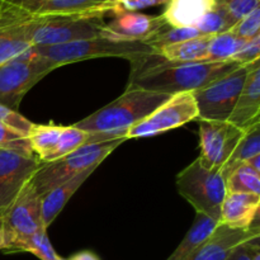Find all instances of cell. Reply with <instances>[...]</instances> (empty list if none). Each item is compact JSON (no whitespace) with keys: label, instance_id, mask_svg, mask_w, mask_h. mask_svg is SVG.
<instances>
[{"label":"cell","instance_id":"obj_1","mask_svg":"<svg viewBox=\"0 0 260 260\" xmlns=\"http://www.w3.org/2000/svg\"><path fill=\"white\" fill-rule=\"evenodd\" d=\"M128 88H141L155 93H193L240 68L235 61L220 62H170L157 53L131 61Z\"/></svg>","mask_w":260,"mask_h":260},{"label":"cell","instance_id":"obj_35","mask_svg":"<svg viewBox=\"0 0 260 260\" xmlns=\"http://www.w3.org/2000/svg\"><path fill=\"white\" fill-rule=\"evenodd\" d=\"M250 240L236 246L225 260H250Z\"/></svg>","mask_w":260,"mask_h":260},{"label":"cell","instance_id":"obj_17","mask_svg":"<svg viewBox=\"0 0 260 260\" xmlns=\"http://www.w3.org/2000/svg\"><path fill=\"white\" fill-rule=\"evenodd\" d=\"M228 121L244 131L260 122V60L251 66Z\"/></svg>","mask_w":260,"mask_h":260},{"label":"cell","instance_id":"obj_24","mask_svg":"<svg viewBox=\"0 0 260 260\" xmlns=\"http://www.w3.org/2000/svg\"><path fill=\"white\" fill-rule=\"evenodd\" d=\"M245 43L246 40L238 37L231 30L212 36L208 45L207 62L230 61Z\"/></svg>","mask_w":260,"mask_h":260},{"label":"cell","instance_id":"obj_23","mask_svg":"<svg viewBox=\"0 0 260 260\" xmlns=\"http://www.w3.org/2000/svg\"><path fill=\"white\" fill-rule=\"evenodd\" d=\"M260 154V122L255 123L254 126H251L250 128L246 129L244 132L243 137L240 139V141L238 142V145L234 149L233 154L230 155V157L228 159V161L225 162L222 168H221V175L223 177V179H228L229 175L236 169V168L240 167L241 164H244L245 161H248L249 159H251L255 155Z\"/></svg>","mask_w":260,"mask_h":260},{"label":"cell","instance_id":"obj_12","mask_svg":"<svg viewBox=\"0 0 260 260\" xmlns=\"http://www.w3.org/2000/svg\"><path fill=\"white\" fill-rule=\"evenodd\" d=\"M200 126V160L207 169L221 170L243 137L244 129L229 121L197 119Z\"/></svg>","mask_w":260,"mask_h":260},{"label":"cell","instance_id":"obj_22","mask_svg":"<svg viewBox=\"0 0 260 260\" xmlns=\"http://www.w3.org/2000/svg\"><path fill=\"white\" fill-rule=\"evenodd\" d=\"M212 36H201L193 40L183 41L162 47L157 55L170 62H207L208 45Z\"/></svg>","mask_w":260,"mask_h":260},{"label":"cell","instance_id":"obj_19","mask_svg":"<svg viewBox=\"0 0 260 260\" xmlns=\"http://www.w3.org/2000/svg\"><path fill=\"white\" fill-rule=\"evenodd\" d=\"M95 169L96 168H90V169L79 173L78 175L69 179L68 182L56 185L55 188L48 190L45 196L41 197V216H42L43 228L48 229V226L60 215L66 203L75 194V192H78L79 188L93 174Z\"/></svg>","mask_w":260,"mask_h":260},{"label":"cell","instance_id":"obj_38","mask_svg":"<svg viewBox=\"0 0 260 260\" xmlns=\"http://www.w3.org/2000/svg\"><path fill=\"white\" fill-rule=\"evenodd\" d=\"M57 260H69V259H63V258H61V256H60V258H58Z\"/></svg>","mask_w":260,"mask_h":260},{"label":"cell","instance_id":"obj_2","mask_svg":"<svg viewBox=\"0 0 260 260\" xmlns=\"http://www.w3.org/2000/svg\"><path fill=\"white\" fill-rule=\"evenodd\" d=\"M170 96L169 94L127 86L121 96L74 126L86 132H111L126 139L127 131L132 126L150 116Z\"/></svg>","mask_w":260,"mask_h":260},{"label":"cell","instance_id":"obj_11","mask_svg":"<svg viewBox=\"0 0 260 260\" xmlns=\"http://www.w3.org/2000/svg\"><path fill=\"white\" fill-rule=\"evenodd\" d=\"M42 18L0 2V65L32 47V33Z\"/></svg>","mask_w":260,"mask_h":260},{"label":"cell","instance_id":"obj_30","mask_svg":"<svg viewBox=\"0 0 260 260\" xmlns=\"http://www.w3.org/2000/svg\"><path fill=\"white\" fill-rule=\"evenodd\" d=\"M25 253H30L37 256L41 260H57L60 256L56 254L55 249L52 248L50 243V239L47 236V230L41 229L28 241L27 246L24 249Z\"/></svg>","mask_w":260,"mask_h":260},{"label":"cell","instance_id":"obj_16","mask_svg":"<svg viewBox=\"0 0 260 260\" xmlns=\"http://www.w3.org/2000/svg\"><path fill=\"white\" fill-rule=\"evenodd\" d=\"M260 236V229H231L218 223L212 235L187 260H225L236 246Z\"/></svg>","mask_w":260,"mask_h":260},{"label":"cell","instance_id":"obj_5","mask_svg":"<svg viewBox=\"0 0 260 260\" xmlns=\"http://www.w3.org/2000/svg\"><path fill=\"white\" fill-rule=\"evenodd\" d=\"M41 229H45L41 216V197L29 182L0 215V251H24L28 241Z\"/></svg>","mask_w":260,"mask_h":260},{"label":"cell","instance_id":"obj_13","mask_svg":"<svg viewBox=\"0 0 260 260\" xmlns=\"http://www.w3.org/2000/svg\"><path fill=\"white\" fill-rule=\"evenodd\" d=\"M41 165L37 156L25 157L0 150V215L14 202Z\"/></svg>","mask_w":260,"mask_h":260},{"label":"cell","instance_id":"obj_21","mask_svg":"<svg viewBox=\"0 0 260 260\" xmlns=\"http://www.w3.org/2000/svg\"><path fill=\"white\" fill-rule=\"evenodd\" d=\"M217 225V221L212 220L202 213H197L192 228L189 229L182 243L178 245V248L170 254L167 260H187L212 235Z\"/></svg>","mask_w":260,"mask_h":260},{"label":"cell","instance_id":"obj_4","mask_svg":"<svg viewBox=\"0 0 260 260\" xmlns=\"http://www.w3.org/2000/svg\"><path fill=\"white\" fill-rule=\"evenodd\" d=\"M126 139H114L96 144L84 145L61 159L45 162L30 179V184L40 197L61 183L90 168H98L108 155H111Z\"/></svg>","mask_w":260,"mask_h":260},{"label":"cell","instance_id":"obj_10","mask_svg":"<svg viewBox=\"0 0 260 260\" xmlns=\"http://www.w3.org/2000/svg\"><path fill=\"white\" fill-rule=\"evenodd\" d=\"M198 117L197 106L192 93H179L170 96L157 107L150 116L132 126L127 131L126 139H142L155 136L178 128Z\"/></svg>","mask_w":260,"mask_h":260},{"label":"cell","instance_id":"obj_20","mask_svg":"<svg viewBox=\"0 0 260 260\" xmlns=\"http://www.w3.org/2000/svg\"><path fill=\"white\" fill-rule=\"evenodd\" d=\"M216 0H169L162 18L170 27H194Z\"/></svg>","mask_w":260,"mask_h":260},{"label":"cell","instance_id":"obj_3","mask_svg":"<svg viewBox=\"0 0 260 260\" xmlns=\"http://www.w3.org/2000/svg\"><path fill=\"white\" fill-rule=\"evenodd\" d=\"M30 51L38 57L46 58L63 66L78 61L99 57H122L134 61L142 56L156 53L144 42H126L104 37L83 40L53 46H33Z\"/></svg>","mask_w":260,"mask_h":260},{"label":"cell","instance_id":"obj_25","mask_svg":"<svg viewBox=\"0 0 260 260\" xmlns=\"http://www.w3.org/2000/svg\"><path fill=\"white\" fill-rule=\"evenodd\" d=\"M61 131H62V126L35 123L29 135H28V139H29L33 151L38 159H42L55 147Z\"/></svg>","mask_w":260,"mask_h":260},{"label":"cell","instance_id":"obj_28","mask_svg":"<svg viewBox=\"0 0 260 260\" xmlns=\"http://www.w3.org/2000/svg\"><path fill=\"white\" fill-rule=\"evenodd\" d=\"M235 25V22L230 18V15L222 9L218 4L213 5L211 10H208L200 19V22L194 25L203 36H215L220 33L228 32Z\"/></svg>","mask_w":260,"mask_h":260},{"label":"cell","instance_id":"obj_32","mask_svg":"<svg viewBox=\"0 0 260 260\" xmlns=\"http://www.w3.org/2000/svg\"><path fill=\"white\" fill-rule=\"evenodd\" d=\"M216 4L220 5L236 24L245 15L260 7V0H216Z\"/></svg>","mask_w":260,"mask_h":260},{"label":"cell","instance_id":"obj_8","mask_svg":"<svg viewBox=\"0 0 260 260\" xmlns=\"http://www.w3.org/2000/svg\"><path fill=\"white\" fill-rule=\"evenodd\" d=\"M253 63L240 66L203 89L193 91L198 112L197 119L228 121Z\"/></svg>","mask_w":260,"mask_h":260},{"label":"cell","instance_id":"obj_31","mask_svg":"<svg viewBox=\"0 0 260 260\" xmlns=\"http://www.w3.org/2000/svg\"><path fill=\"white\" fill-rule=\"evenodd\" d=\"M231 32L243 40H251L255 36L260 35V7L249 13L248 15L239 20L233 28Z\"/></svg>","mask_w":260,"mask_h":260},{"label":"cell","instance_id":"obj_34","mask_svg":"<svg viewBox=\"0 0 260 260\" xmlns=\"http://www.w3.org/2000/svg\"><path fill=\"white\" fill-rule=\"evenodd\" d=\"M240 65H250L260 60V35L246 41L241 50L231 58Z\"/></svg>","mask_w":260,"mask_h":260},{"label":"cell","instance_id":"obj_26","mask_svg":"<svg viewBox=\"0 0 260 260\" xmlns=\"http://www.w3.org/2000/svg\"><path fill=\"white\" fill-rule=\"evenodd\" d=\"M226 189L228 192L260 196V174L244 162L229 175L226 179Z\"/></svg>","mask_w":260,"mask_h":260},{"label":"cell","instance_id":"obj_14","mask_svg":"<svg viewBox=\"0 0 260 260\" xmlns=\"http://www.w3.org/2000/svg\"><path fill=\"white\" fill-rule=\"evenodd\" d=\"M167 25L162 15L122 13L113 15L111 22H106L102 37L114 41L145 43Z\"/></svg>","mask_w":260,"mask_h":260},{"label":"cell","instance_id":"obj_33","mask_svg":"<svg viewBox=\"0 0 260 260\" xmlns=\"http://www.w3.org/2000/svg\"><path fill=\"white\" fill-rule=\"evenodd\" d=\"M0 123L5 124V126L9 127V128L14 129V131L19 132L23 136L27 137L28 135H29L30 129L35 126L33 122L24 118L19 112L7 108V107L2 106V104H0Z\"/></svg>","mask_w":260,"mask_h":260},{"label":"cell","instance_id":"obj_15","mask_svg":"<svg viewBox=\"0 0 260 260\" xmlns=\"http://www.w3.org/2000/svg\"><path fill=\"white\" fill-rule=\"evenodd\" d=\"M15 5L33 17H71L101 15L103 4L109 0H0Z\"/></svg>","mask_w":260,"mask_h":260},{"label":"cell","instance_id":"obj_37","mask_svg":"<svg viewBox=\"0 0 260 260\" xmlns=\"http://www.w3.org/2000/svg\"><path fill=\"white\" fill-rule=\"evenodd\" d=\"M245 164L249 165L251 169L255 170L258 174H260V154L255 155V156H253L251 159H249L248 161H245Z\"/></svg>","mask_w":260,"mask_h":260},{"label":"cell","instance_id":"obj_6","mask_svg":"<svg viewBox=\"0 0 260 260\" xmlns=\"http://www.w3.org/2000/svg\"><path fill=\"white\" fill-rule=\"evenodd\" d=\"M177 188L179 194L194 207L197 213L220 223L221 207L228 193L226 180L220 170L207 169L197 157L178 174Z\"/></svg>","mask_w":260,"mask_h":260},{"label":"cell","instance_id":"obj_18","mask_svg":"<svg viewBox=\"0 0 260 260\" xmlns=\"http://www.w3.org/2000/svg\"><path fill=\"white\" fill-rule=\"evenodd\" d=\"M259 215V194L228 192L221 207L220 223L231 229H249Z\"/></svg>","mask_w":260,"mask_h":260},{"label":"cell","instance_id":"obj_36","mask_svg":"<svg viewBox=\"0 0 260 260\" xmlns=\"http://www.w3.org/2000/svg\"><path fill=\"white\" fill-rule=\"evenodd\" d=\"M69 260H101L98 258V256L95 255L94 253H91V251H80V253L75 254V255L71 256Z\"/></svg>","mask_w":260,"mask_h":260},{"label":"cell","instance_id":"obj_29","mask_svg":"<svg viewBox=\"0 0 260 260\" xmlns=\"http://www.w3.org/2000/svg\"><path fill=\"white\" fill-rule=\"evenodd\" d=\"M0 150L15 152L25 157H36L29 139L0 123Z\"/></svg>","mask_w":260,"mask_h":260},{"label":"cell","instance_id":"obj_7","mask_svg":"<svg viewBox=\"0 0 260 260\" xmlns=\"http://www.w3.org/2000/svg\"><path fill=\"white\" fill-rule=\"evenodd\" d=\"M57 68L61 66L38 57L30 48L0 65V104L18 112L25 94Z\"/></svg>","mask_w":260,"mask_h":260},{"label":"cell","instance_id":"obj_9","mask_svg":"<svg viewBox=\"0 0 260 260\" xmlns=\"http://www.w3.org/2000/svg\"><path fill=\"white\" fill-rule=\"evenodd\" d=\"M104 17L101 15H71L43 17L32 33L33 46H53L93 40L102 37Z\"/></svg>","mask_w":260,"mask_h":260},{"label":"cell","instance_id":"obj_39","mask_svg":"<svg viewBox=\"0 0 260 260\" xmlns=\"http://www.w3.org/2000/svg\"><path fill=\"white\" fill-rule=\"evenodd\" d=\"M0 249H2V241H0Z\"/></svg>","mask_w":260,"mask_h":260},{"label":"cell","instance_id":"obj_27","mask_svg":"<svg viewBox=\"0 0 260 260\" xmlns=\"http://www.w3.org/2000/svg\"><path fill=\"white\" fill-rule=\"evenodd\" d=\"M201 36L203 35H201L200 30L194 27H170V25H167L145 43L149 45L155 52L159 53V51L162 47L175 45V43L183 42V41L193 40V38L201 37Z\"/></svg>","mask_w":260,"mask_h":260}]
</instances>
